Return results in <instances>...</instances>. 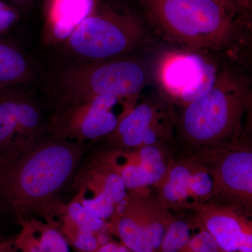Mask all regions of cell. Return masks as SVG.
Here are the masks:
<instances>
[{
    "instance_id": "6da1fadb",
    "label": "cell",
    "mask_w": 252,
    "mask_h": 252,
    "mask_svg": "<svg viewBox=\"0 0 252 252\" xmlns=\"http://www.w3.org/2000/svg\"><path fill=\"white\" fill-rule=\"evenodd\" d=\"M84 144L57 137L33 144L0 163V187L16 209L46 203L63 188L77 168Z\"/></svg>"
},
{
    "instance_id": "7a4b0ae2",
    "label": "cell",
    "mask_w": 252,
    "mask_h": 252,
    "mask_svg": "<svg viewBox=\"0 0 252 252\" xmlns=\"http://www.w3.org/2000/svg\"><path fill=\"white\" fill-rule=\"evenodd\" d=\"M165 39L189 50H222L238 35L240 21L223 0H137Z\"/></svg>"
},
{
    "instance_id": "3957f363",
    "label": "cell",
    "mask_w": 252,
    "mask_h": 252,
    "mask_svg": "<svg viewBox=\"0 0 252 252\" xmlns=\"http://www.w3.org/2000/svg\"><path fill=\"white\" fill-rule=\"evenodd\" d=\"M246 78L224 69L206 94L185 106L180 120L181 132L193 145L210 147L234 135L251 102Z\"/></svg>"
},
{
    "instance_id": "277c9868",
    "label": "cell",
    "mask_w": 252,
    "mask_h": 252,
    "mask_svg": "<svg viewBox=\"0 0 252 252\" xmlns=\"http://www.w3.org/2000/svg\"><path fill=\"white\" fill-rule=\"evenodd\" d=\"M146 35L141 18L122 5L100 4L64 41L67 49L86 61L124 57Z\"/></svg>"
},
{
    "instance_id": "5b68a950",
    "label": "cell",
    "mask_w": 252,
    "mask_h": 252,
    "mask_svg": "<svg viewBox=\"0 0 252 252\" xmlns=\"http://www.w3.org/2000/svg\"><path fill=\"white\" fill-rule=\"evenodd\" d=\"M140 61L119 57L84 61L60 73L56 86L63 104L100 95L138 97L148 82Z\"/></svg>"
},
{
    "instance_id": "8992f818",
    "label": "cell",
    "mask_w": 252,
    "mask_h": 252,
    "mask_svg": "<svg viewBox=\"0 0 252 252\" xmlns=\"http://www.w3.org/2000/svg\"><path fill=\"white\" fill-rule=\"evenodd\" d=\"M137 99L100 95L63 104L54 118L56 135L80 143L109 136L137 104Z\"/></svg>"
},
{
    "instance_id": "52a82bcc",
    "label": "cell",
    "mask_w": 252,
    "mask_h": 252,
    "mask_svg": "<svg viewBox=\"0 0 252 252\" xmlns=\"http://www.w3.org/2000/svg\"><path fill=\"white\" fill-rule=\"evenodd\" d=\"M123 210L107 222V230L132 252H158L175 217L157 196L130 193Z\"/></svg>"
},
{
    "instance_id": "ba28073f",
    "label": "cell",
    "mask_w": 252,
    "mask_h": 252,
    "mask_svg": "<svg viewBox=\"0 0 252 252\" xmlns=\"http://www.w3.org/2000/svg\"><path fill=\"white\" fill-rule=\"evenodd\" d=\"M195 51L170 53L162 59L158 69L163 90L184 106L208 92L219 74L213 63Z\"/></svg>"
},
{
    "instance_id": "9c48e42d",
    "label": "cell",
    "mask_w": 252,
    "mask_h": 252,
    "mask_svg": "<svg viewBox=\"0 0 252 252\" xmlns=\"http://www.w3.org/2000/svg\"><path fill=\"white\" fill-rule=\"evenodd\" d=\"M203 157L214 180L213 196L250 209L252 202V152L249 146L225 142L207 147Z\"/></svg>"
},
{
    "instance_id": "30bf717a",
    "label": "cell",
    "mask_w": 252,
    "mask_h": 252,
    "mask_svg": "<svg viewBox=\"0 0 252 252\" xmlns=\"http://www.w3.org/2000/svg\"><path fill=\"white\" fill-rule=\"evenodd\" d=\"M157 189V198L168 210H195L213 196V177L206 165L195 160L170 162Z\"/></svg>"
},
{
    "instance_id": "8fae6325",
    "label": "cell",
    "mask_w": 252,
    "mask_h": 252,
    "mask_svg": "<svg viewBox=\"0 0 252 252\" xmlns=\"http://www.w3.org/2000/svg\"><path fill=\"white\" fill-rule=\"evenodd\" d=\"M172 124L165 101L150 98L136 104L108 137L119 149L162 144L171 136Z\"/></svg>"
},
{
    "instance_id": "7c38bea8",
    "label": "cell",
    "mask_w": 252,
    "mask_h": 252,
    "mask_svg": "<svg viewBox=\"0 0 252 252\" xmlns=\"http://www.w3.org/2000/svg\"><path fill=\"white\" fill-rule=\"evenodd\" d=\"M41 113L24 94L0 93V153L11 159L36 143L41 134Z\"/></svg>"
},
{
    "instance_id": "4fadbf2b",
    "label": "cell",
    "mask_w": 252,
    "mask_h": 252,
    "mask_svg": "<svg viewBox=\"0 0 252 252\" xmlns=\"http://www.w3.org/2000/svg\"><path fill=\"white\" fill-rule=\"evenodd\" d=\"M127 150L112 151L99 162L121 177L127 191L150 193L149 189L157 188L170 163H167L162 144Z\"/></svg>"
},
{
    "instance_id": "5bb4252c",
    "label": "cell",
    "mask_w": 252,
    "mask_h": 252,
    "mask_svg": "<svg viewBox=\"0 0 252 252\" xmlns=\"http://www.w3.org/2000/svg\"><path fill=\"white\" fill-rule=\"evenodd\" d=\"M197 220L224 252H252V222L233 207L204 204L195 208Z\"/></svg>"
},
{
    "instance_id": "9a60e30c",
    "label": "cell",
    "mask_w": 252,
    "mask_h": 252,
    "mask_svg": "<svg viewBox=\"0 0 252 252\" xmlns=\"http://www.w3.org/2000/svg\"><path fill=\"white\" fill-rule=\"evenodd\" d=\"M98 4V0H48L46 39L51 42L67 40Z\"/></svg>"
},
{
    "instance_id": "2e32d148",
    "label": "cell",
    "mask_w": 252,
    "mask_h": 252,
    "mask_svg": "<svg viewBox=\"0 0 252 252\" xmlns=\"http://www.w3.org/2000/svg\"><path fill=\"white\" fill-rule=\"evenodd\" d=\"M14 246L21 252H69V243L61 232L36 221L23 225Z\"/></svg>"
},
{
    "instance_id": "e0dca14e",
    "label": "cell",
    "mask_w": 252,
    "mask_h": 252,
    "mask_svg": "<svg viewBox=\"0 0 252 252\" xmlns=\"http://www.w3.org/2000/svg\"><path fill=\"white\" fill-rule=\"evenodd\" d=\"M34 74L17 49L0 41V89L30 84Z\"/></svg>"
},
{
    "instance_id": "ac0fdd59",
    "label": "cell",
    "mask_w": 252,
    "mask_h": 252,
    "mask_svg": "<svg viewBox=\"0 0 252 252\" xmlns=\"http://www.w3.org/2000/svg\"><path fill=\"white\" fill-rule=\"evenodd\" d=\"M86 187L89 191L107 195L116 206L125 201L128 195L121 177L100 162L89 172Z\"/></svg>"
},
{
    "instance_id": "d6986e66",
    "label": "cell",
    "mask_w": 252,
    "mask_h": 252,
    "mask_svg": "<svg viewBox=\"0 0 252 252\" xmlns=\"http://www.w3.org/2000/svg\"><path fill=\"white\" fill-rule=\"evenodd\" d=\"M200 223L193 220L177 219L172 220L158 252H184L192 236L199 230Z\"/></svg>"
},
{
    "instance_id": "ffe728a7",
    "label": "cell",
    "mask_w": 252,
    "mask_h": 252,
    "mask_svg": "<svg viewBox=\"0 0 252 252\" xmlns=\"http://www.w3.org/2000/svg\"><path fill=\"white\" fill-rule=\"evenodd\" d=\"M65 218L81 229L89 230L94 234L107 230V221L93 215L77 200L65 207Z\"/></svg>"
},
{
    "instance_id": "44dd1931",
    "label": "cell",
    "mask_w": 252,
    "mask_h": 252,
    "mask_svg": "<svg viewBox=\"0 0 252 252\" xmlns=\"http://www.w3.org/2000/svg\"><path fill=\"white\" fill-rule=\"evenodd\" d=\"M64 219L62 233L68 243H70L79 252H94L99 248L97 234L81 229Z\"/></svg>"
},
{
    "instance_id": "7402d4cb",
    "label": "cell",
    "mask_w": 252,
    "mask_h": 252,
    "mask_svg": "<svg viewBox=\"0 0 252 252\" xmlns=\"http://www.w3.org/2000/svg\"><path fill=\"white\" fill-rule=\"evenodd\" d=\"M91 193V197L81 195L76 200L94 216L106 221L111 220L115 213V204L103 193Z\"/></svg>"
},
{
    "instance_id": "603a6c76",
    "label": "cell",
    "mask_w": 252,
    "mask_h": 252,
    "mask_svg": "<svg viewBox=\"0 0 252 252\" xmlns=\"http://www.w3.org/2000/svg\"><path fill=\"white\" fill-rule=\"evenodd\" d=\"M184 252H224L220 248L212 235L200 224V228L189 240Z\"/></svg>"
},
{
    "instance_id": "cb8c5ba5",
    "label": "cell",
    "mask_w": 252,
    "mask_h": 252,
    "mask_svg": "<svg viewBox=\"0 0 252 252\" xmlns=\"http://www.w3.org/2000/svg\"><path fill=\"white\" fill-rule=\"evenodd\" d=\"M18 18L16 8L0 0V34L9 31L18 21Z\"/></svg>"
},
{
    "instance_id": "d4e9b609",
    "label": "cell",
    "mask_w": 252,
    "mask_h": 252,
    "mask_svg": "<svg viewBox=\"0 0 252 252\" xmlns=\"http://www.w3.org/2000/svg\"><path fill=\"white\" fill-rule=\"evenodd\" d=\"M94 252H132L121 243L111 240L108 243L99 247Z\"/></svg>"
},
{
    "instance_id": "484cf974",
    "label": "cell",
    "mask_w": 252,
    "mask_h": 252,
    "mask_svg": "<svg viewBox=\"0 0 252 252\" xmlns=\"http://www.w3.org/2000/svg\"><path fill=\"white\" fill-rule=\"evenodd\" d=\"M251 8L252 0H237L235 6V13L249 11Z\"/></svg>"
},
{
    "instance_id": "4316f807",
    "label": "cell",
    "mask_w": 252,
    "mask_h": 252,
    "mask_svg": "<svg viewBox=\"0 0 252 252\" xmlns=\"http://www.w3.org/2000/svg\"><path fill=\"white\" fill-rule=\"evenodd\" d=\"M10 4L12 5L14 7H24L28 6L32 0H7Z\"/></svg>"
},
{
    "instance_id": "83f0119b",
    "label": "cell",
    "mask_w": 252,
    "mask_h": 252,
    "mask_svg": "<svg viewBox=\"0 0 252 252\" xmlns=\"http://www.w3.org/2000/svg\"><path fill=\"white\" fill-rule=\"evenodd\" d=\"M223 1L225 3V4L228 6V9H230V11L233 13V14H236L235 13V4H236L237 0H223Z\"/></svg>"
},
{
    "instance_id": "f1b7e54d",
    "label": "cell",
    "mask_w": 252,
    "mask_h": 252,
    "mask_svg": "<svg viewBox=\"0 0 252 252\" xmlns=\"http://www.w3.org/2000/svg\"><path fill=\"white\" fill-rule=\"evenodd\" d=\"M16 249L15 248L14 245H13L11 243H9L7 246H6L1 252H16Z\"/></svg>"
},
{
    "instance_id": "f546056e",
    "label": "cell",
    "mask_w": 252,
    "mask_h": 252,
    "mask_svg": "<svg viewBox=\"0 0 252 252\" xmlns=\"http://www.w3.org/2000/svg\"><path fill=\"white\" fill-rule=\"evenodd\" d=\"M3 157H1V156H0V162H1V160H2Z\"/></svg>"
},
{
    "instance_id": "4dcf8cb0",
    "label": "cell",
    "mask_w": 252,
    "mask_h": 252,
    "mask_svg": "<svg viewBox=\"0 0 252 252\" xmlns=\"http://www.w3.org/2000/svg\"><path fill=\"white\" fill-rule=\"evenodd\" d=\"M15 248H16V247H15ZM16 252H17V249H16Z\"/></svg>"
}]
</instances>
